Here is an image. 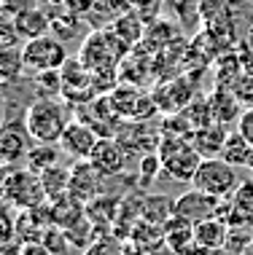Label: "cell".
<instances>
[{
  "label": "cell",
  "mask_w": 253,
  "mask_h": 255,
  "mask_svg": "<svg viewBox=\"0 0 253 255\" xmlns=\"http://www.w3.org/2000/svg\"><path fill=\"white\" fill-rule=\"evenodd\" d=\"M127 11H129L127 0H94V8L86 16V24L92 27V30H105V24L111 27L116 19Z\"/></svg>",
  "instance_id": "22"
},
{
  "label": "cell",
  "mask_w": 253,
  "mask_h": 255,
  "mask_svg": "<svg viewBox=\"0 0 253 255\" xmlns=\"http://www.w3.org/2000/svg\"><path fill=\"white\" fill-rule=\"evenodd\" d=\"M59 153H62V148L51 145V142H35V145L30 148V153H27L24 167L40 175V172L51 169L54 164H59Z\"/></svg>",
  "instance_id": "25"
},
{
  "label": "cell",
  "mask_w": 253,
  "mask_h": 255,
  "mask_svg": "<svg viewBox=\"0 0 253 255\" xmlns=\"http://www.w3.org/2000/svg\"><path fill=\"white\" fill-rule=\"evenodd\" d=\"M251 229H253V226H251Z\"/></svg>",
  "instance_id": "41"
},
{
  "label": "cell",
  "mask_w": 253,
  "mask_h": 255,
  "mask_svg": "<svg viewBox=\"0 0 253 255\" xmlns=\"http://www.w3.org/2000/svg\"><path fill=\"white\" fill-rule=\"evenodd\" d=\"M183 116H186V121H189V127L194 129H205V127H210V124H216L213 119V110H210V100H208V94H197L194 100L186 105V110H183Z\"/></svg>",
  "instance_id": "26"
},
{
  "label": "cell",
  "mask_w": 253,
  "mask_h": 255,
  "mask_svg": "<svg viewBox=\"0 0 253 255\" xmlns=\"http://www.w3.org/2000/svg\"><path fill=\"white\" fill-rule=\"evenodd\" d=\"M151 94H154V102L162 116H178L197 97V78L189 73L175 75V78H162L151 89Z\"/></svg>",
  "instance_id": "6"
},
{
  "label": "cell",
  "mask_w": 253,
  "mask_h": 255,
  "mask_svg": "<svg viewBox=\"0 0 253 255\" xmlns=\"http://www.w3.org/2000/svg\"><path fill=\"white\" fill-rule=\"evenodd\" d=\"M32 86H35L38 97H43V100H59V97H62V73H59V70L35 73Z\"/></svg>",
  "instance_id": "29"
},
{
  "label": "cell",
  "mask_w": 253,
  "mask_h": 255,
  "mask_svg": "<svg viewBox=\"0 0 253 255\" xmlns=\"http://www.w3.org/2000/svg\"><path fill=\"white\" fill-rule=\"evenodd\" d=\"M89 161H92V167L108 180V177L124 175L127 164H129V156H127V150L121 148V142L116 140V137H100L94 150L89 153Z\"/></svg>",
  "instance_id": "11"
},
{
  "label": "cell",
  "mask_w": 253,
  "mask_h": 255,
  "mask_svg": "<svg viewBox=\"0 0 253 255\" xmlns=\"http://www.w3.org/2000/svg\"><path fill=\"white\" fill-rule=\"evenodd\" d=\"M227 137H229V127H224V124H210V127H205V129H197V132L191 134V142H194L197 153L202 158H218L224 150Z\"/></svg>",
  "instance_id": "18"
},
{
  "label": "cell",
  "mask_w": 253,
  "mask_h": 255,
  "mask_svg": "<svg viewBox=\"0 0 253 255\" xmlns=\"http://www.w3.org/2000/svg\"><path fill=\"white\" fill-rule=\"evenodd\" d=\"M221 158L227 164H232V167H237V169H245V167H251V158H253V145L245 137L237 132H229L227 137V142H224V150H221Z\"/></svg>",
  "instance_id": "24"
},
{
  "label": "cell",
  "mask_w": 253,
  "mask_h": 255,
  "mask_svg": "<svg viewBox=\"0 0 253 255\" xmlns=\"http://www.w3.org/2000/svg\"><path fill=\"white\" fill-rule=\"evenodd\" d=\"M30 132L24 127V119L19 121H8L0 134V158H3L5 167H13L19 161H27V153H30Z\"/></svg>",
  "instance_id": "14"
},
{
  "label": "cell",
  "mask_w": 253,
  "mask_h": 255,
  "mask_svg": "<svg viewBox=\"0 0 253 255\" xmlns=\"http://www.w3.org/2000/svg\"><path fill=\"white\" fill-rule=\"evenodd\" d=\"M24 127L30 132L32 142H51L59 145V137H62L65 127H67V116H65V105L59 100H43L38 97L35 102L24 108Z\"/></svg>",
  "instance_id": "1"
},
{
  "label": "cell",
  "mask_w": 253,
  "mask_h": 255,
  "mask_svg": "<svg viewBox=\"0 0 253 255\" xmlns=\"http://www.w3.org/2000/svg\"><path fill=\"white\" fill-rule=\"evenodd\" d=\"M232 92L237 94V100L243 102V108H253V73H251V70L245 73L243 78L235 84V89H232Z\"/></svg>",
  "instance_id": "33"
},
{
  "label": "cell",
  "mask_w": 253,
  "mask_h": 255,
  "mask_svg": "<svg viewBox=\"0 0 253 255\" xmlns=\"http://www.w3.org/2000/svg\"><path fill=\"white\" fill-rule=\"evenodd\" d=\"M49 5H51V8H62L65 0H49Z\"/></svg>",
  "instance_id": "39"
},
{
  "label": "cell",
  "mask_w": 253,
  "mask_h": 255,
  "mask_svg": "<svg viewBox=\"0 0 253 255\" xmlns=\"http://www.w3.org/2000/svg\"><path fill=\"white\" fill-rule=\"evenodd\" d=\"M111 30H113L121 40H124L127 46H132V49H135V46H140V43H143L148 24L143 22V19H140L135 11H127V13H121V16L111 24Z\"/></svg>",
  "instance_id": "23"
},
{
  "label": "cell",
  "mask_w": 253,
  "mask_h": 255,
  "mask_svg": "<svg viewBox=\"0 0 253 255\" xmlns=\"http://www.w3.org/2000/svg\"><path fill=\"white\" fill-rule=\"evenodd\" d=\"M162 129H154L151 121H124V127L119 129L116 140L121 142V148L127 150V156L138 153L140 158L148 153H156L162 142Z\"/></svg>",
  "instance_id": "10"
},
{
  "label": "cell",
  "mask_w": 253,
  "mask_h": 255,
  "mask_svg": "<svg viewBox=\"0 0 253 255\" xmlns=\"http://www.w3.org/2000/svg\"><path fill=\"white\" fill-rule=\"evenodd\" d=\"M40 180H43L46 196H49V199H57V196L67 194V185H70V167L54 164L51 169L40 172Z\"/></svg>",
  "instance_id": "28"
},
{
  "label": "cell",
  "mask_w": 253,
  "mask_h": 255,
  "mask_svg": "<svg viewBox=\"0 0 253 255\" xmlns=\"http://www.w3.org/2000/svg\"><path fill=\"white\" fill-rule=\"evenodd\" d=\"M210 100V110H213L216 124H224V127H232V124L240 121L243 116V102L237 100V94L227 86H213V92L208 94Z\"/></svg>",
  "instance_id": "17"
},
{
  "label": "cell",
  "mask_w": 253,
  "mask_h": 255,
  "mask_svg": "<svg viewBox=\"0 0 253 255\" xmlns=\"http://www.w3.org/2000/svg\"><path fill=\"white\" fill-rule=\"evenodd\" d=\"M97 140H100L97 132L73 116V119L67 121L62 137H59V148H62V153L81 161V158H89V153H92L94 145H97Z\"/></svg>",
  "instance_id": "13"
},
{
  "label": "cell",
  "mask_w": 253,
  "mask_h": 255,
  "mask_svg": "<svg viewBox=\"0 0 253 255\" xmlns=\"http://www.w3.org/2000/svg\"><path fill=\"white\" fill-rule=\"evenodd\" d=\"M159 158H162V175L189 185L202 164V156L197 153L191 137H162Z\"/></svg>",
  "instance_id": "2"
},
{
  "label": "cell",
  "mask_w": 253,
  "mask_h": 255,
  "mask_svg": "<svg viewBox=\"0 0 253 255\" xmlns=\"http://www.w3.org/2000/svg\"><path fill=\"white\" fill-rule=\"evenodd\" d=\"M0 70H3V81H5V84H16V81L22 78V73L27 70L24 59H22V49H3Z\"/></svg>",
  "instance_id": "30"
},
{
  "label": "cell",
  "mask_w": 253,
  "mask_h": 255,
  "mask_svg": "<svg viewBox=\"0 0 253 255\" xmlns=\"http://www.w3.org/2000/svg\"><path fill=\"white\" fill-rule=\"evenodd\" d=\"M108 97H111L116 113L124 121H151L159 113V108L154 102V94L146 92L143 86H135V84H119Z\"/></svg>",
  "instance_id": "7"
},
{
  "label": "cell",
  "mask_w": 253,
  "mask_h": 255,
  "mask_svg": "<svg viewBox=\"0 0 253 255\" xmlns=\"http://www.w3.org/2000/svg\"><path fill=\"white\" fill-rule=\"evenodd\" d=\"M229 226L224 223L218 215L213 218H205L200 223H194V239L197 245L205 247V250H221V247H227V239H229Z\"/></svg>",
  "instance_id": "19"
},
{
  "label": "cell",
  "mask_w": 253,
  "mask_h": 255,
  "mask_svg": "<svg viewBox=\"0 0 253 255\" xmlns=\"http://www.w3.org/2000/svg\"><path fill=\"white\" fill-rule=\"evenodd\" d=\"M22 59L30 73H49V70H62V65L67 62V51H65V43L57 35L46 32L40 38L24 40Z\"/></svg>",
  "instance_id": "5"
},
{
  "label": "cell",
  "mask_w": 253,
  "mask_h": 255,
  "mask_svg": "<svg viewBox=\"0 0 253 255\" xmlns=\"http://www.w3.org/2000/svg\"><path fill=\"white\" fill-rule=\"evenodd\" d=\"M19 255H54V253L43 242H24L22 250H19Z\"/></svg>",
  "instance_id": "38"
},
{
  "label": "cell",
  "mask_w": 253,
  "mask_h": 255,
  "mask_svg": "<svg viewBox=\"0 0 253 255\" xmlns=\"http://www.w3.org/2000/svg\"><path fill=\"white\" fill-rule=\"evenodd\" d=\"M49 215L57 229L70 231L86 220V204L78 202L73 194H62L57 199H49Z\"/></svg>",
  "instance_id": "16"
},
{
  "label": "cell",
  "mask_w": 253,
  "mask_h": 255,
  "mask_svg": "<svg viewBox=\"0 0 253 255\" xmlns=\"http://www.w3.org/2000/svg\"><path fill=\"white\" fill-rule=\"evenodd\" d=\"M62 97L67 105L78 108L84 102L97 97V86H94V73L81 62L78 57H67L62 65Z\"/></svg>",
  "instance_id": "8"
},
{
  "label": "cell",
  "mask_w": 253,
  "mask_h": 255,
  "mask_svg": "<svg viewBox=\"0 0 253 255\" xmlns=\"http://www.w3.org/2000/svg\"><path fill=\"white\" fill-rule=\"evenodd\" d=\"M102 188H105V177L100 175L97 169L92 167L89 158H81L70 167V185H67V194H73L78 202H94L97 196H102Z\"/></svg>",
  "instance_id": "12"
},
{
  "label": "cell",
  "mask_w": 253,
  "mask_h": 255,
  "mask_svg": "<svg viewBox=\"0 0 253 255\" xmlns=\"http://www.w3.org/2000/svg\"><path fill=\"white\" fill-rule=\"evenodd\" d=\"M221 202L224 199L208 196V194H202V191L191 188V191L181 194L173 202V212L181 215V218H186V220H191V223H200V220H205V218H213L218 212V207H221Z\"/></svg>",
  "instance_id": "15"
},
{
  "label": "cell",
  "mask_w": 253,
  "mask_h": 255,
  "mask_svg": "<svg viewBox=\"0 0 253 255\" xmlns=\"http://www.w3.org/2000/svg\"><path fill=\"white\" fill-rule=\"evenodd\" d=\"M127 3H129V11H135L146 24H151L159 19V11H162L165 0H127Z\"/></svg>",
  "instance_id": "31"
},
{
  "label": "cell",
  "mask_w": 253,
  "mask_h": 255,
  "mask_svg": "<svg viewBox=\"0 0 253 255\" xmlns=\"http://www.w3.org/2000/svg\"><path fill=\"white\" fill-rule=\"evenodd\" d=\"M237 132H240L245 140L253 145V108H245V110H243L240 121H237Z\"/></svg>",
  "instance_id": "35"
},
{
  "label": "cell",
  "mask_w": 253,
  "mask_h": 255,
  "mask_svg": "<svg viewBox=\"0 0 253 255\" xmlns=\"http://www.w3.org/2000/svg\"><path fill=\"white\" fill-rule=\"evenodd\" d=\"M62 8L76 13V16H81V19H86L89 13H92V8H94V0H65Z\"/></svg>",
  "instance_id": "34"
},
{
  "label": "cell",
  "mask_w": 253,
  "mask_h": 255,
  "mask_svg": "<svg viewBox=\"0 0 253 255\" xmlns=\"http://www.w3.org/2000/svg\"><path fill=\"white\" fill-rule=\"evenodd\" d=\"M245 73H248V67H245L240 51H224L221 57L216 59V67H213L216 86H227V89H235V84Z\"/></svg>",
  "instance_id": "21"
},
{
  "label": "cell",
  "mask_w": 253,
  "mask_h": 255,
  "mask_svg": "<svg viewBox=\"0 0 253 255\" xmlns=\"http://www.w3.org/2000/svg\"><path fill=\"white\" fill-rule=\"evenodd\" d=\"M237 185H240V180H237V167L227 164L221 156L202 158L200 169H197L194 180H191V188L202 191L208 196H216V199H229L235 194Z\"/></svg>",
  "instance_id": "4"
},
{
  "label": "cell",
  "mask_w": 253,
  "mask_h": 255,
  "mask_svg": "<svg viewBox=\"0 0 253 255\" xmlns=\"http://www.w3.org/2000/svg\"><path fill=\"white\" fill-rule=\"evenodd\" d=\"M138 169H140V183L154 180V177L162 172V158H159V150H156V153L143 156L140 161H138Z\"/></svg>",
  "instance_id": "32"
},
{
  "label": "cell",
  "mask_w": 253,
  "mask_h": 255,
  "mask_svg": "<svg viewBox=\"0 0 253 255\" xmlns=\"http://www.w3.org/2000/svg\"><path fill=\"white\" fill-rule=\"evenodd\" d=\"M248 169H251V175H253V158H251V167H248Z\"/></svg>",
  "instance_id": "40"
},
{
  "label": "cell",
  "mask_w": 253,
  "mask_h": 255,
  "mask_svg": "<svg viewBox=\"0 0 253 255\" xmlns=\"http://www.w3.org/2000/svg\"><path fill=\"white\" fill-rule=\"evenodd\" d=\"M237 51H240L245 67H248V70L253 73V24H251V30L245 32V40H243V46H240Z\"/></svg>",
  "instance_id": "37"
},
{
  "label": "cell",
  "mask_w": 253,
  "mask_h": 255,
  "mask_svg": "<svg viewBox=\"0 0 253 255\" xmlns=\"http://www.w3.org/2000/svg\"><path fill=\"white\" fill-rule=\"evenodd\" d=\"M78 121H84L86 127H92L97 137H116L119 129L124 127V119L116 113L113 102L108 94H97L94 100L78 105V113H76Z\"/></svg>",
  "instance_id": "9"
},
{
  "label": "cell",
  "mask_w": 253,
  "mask_h": 255,
  "mask_svg": "<svg viewBox=\"0 0 253 255\" xmlns=\"http://www.w3.org/2000/svg\"><path fill=\"white\" fill-rule=\"evenodd\" d=\"M13 27L16 32L22 35L24 40H32V38H40L46 32H51V13H46L43 8H27L22 11L19 16H13Z\"/></svg>",
  "instance_id": "20"
},
{
  "label": "cell",
  "mask_w": 253,
  "mask_h": 255,
  "mask_svg": "<svg viewBox=\"0 0 253 255\" xmlns=\"http://www.w3.org/2000/svg\"><path fill=\"white\" fill-rule=\"evenodd\" d=\"M27 8H35V0H3V11H5V16H19L22 11Z\"/></svg>",
  "instance_id": "36"
},
{
  "label": "cell",
  "mask_w": 253,
  "mask_h": 255,
  "mask_svg": "<svg viewBox=\"0 0 253 255\" xmlns=\"http://www.w3.org/2000/svg\"><path fill=\"white\" fill-rule=\"evenodd\" d=\"M81 16H76V13L70 11H51V35H57L59 40H73L81 32Z\"/></svg>",
  "instance_id": "27"
},
{
  "label": "cell",
  "mask_w": 253,
  "mask_h": 255,
  "mask_svg": "<svg viewBox=\"0 0 253 255\" xmlns=\"http://www.w3.org/2000/svg\"><path fill=\"white\" fill-rule=\"evenodd\" d=\"M3 202L13 210H32V207L49 204L43 180L32 169H13L3 180Z\"/></svg>",
  "instance_id": "3"
}]
</instances>
